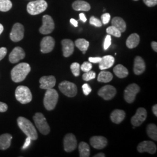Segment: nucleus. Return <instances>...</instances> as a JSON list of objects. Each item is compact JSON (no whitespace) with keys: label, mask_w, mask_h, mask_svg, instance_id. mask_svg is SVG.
Masks as SVG:
<instances>
[{"label":"nucleus","mask_w":157,"mask_h":157,"mask_svg":"<svg viewBox=\"0 0 157 157\" xmlns=\"http://www.w3.org/2000/svg\"><path fill=\"white\" fill-rule=\"evenodd\" d=\"M24 27L22 24L16 23L12 28L10 33V39L13 42H18L23 39Z\"/></svg>","instance_id":"10"},{"label":"nucleus","mask_w":157,"mask_h":157,"mask_svg":"<svg viewBox=\"0 0 157 157\" xmlns=\"http://www.w3.org/2000/svg\"><path fill=\"white\" fill-rule=\"evenodd\" d=\"M94 157H105V154H104V153H98V154H97L96 155H95Z\"/></svg>","instance_id":"50"},{"label":"nucleus","mask_w":157,"mask_h":157,"mask_svg":"<svg viewBox=\"0 0 157 157\" xmlns=\"http://www.w3.org/2000/svg\"><path fill=\"white\" fill-rule=\"evenodd\" d=\"M33 120L36 126L41 134L47 135L50 133V128L43 113L40 112L36 113L34 115Z\"/></svg>","instance_id":"6"},{"label":"nucleus","mask_w":157,"mask_h":157,"mask_svg":"<svg viewBox=\"0 0 157 157\" xmlns=\"http://www.w3.org/2000/svg\"><path fill=\"white\" fill-rule=\"evenodd\" d=\"M134 1H138V0H134Z\"/></svg>","instance_id":"53"},{"label":"nucleus","mask_w":157,"mask_h":157,"mask_svg":"<svg viewBox=\"0 0 157 157\" xmlns=\"http://www.w3.org/2000/svg\"><path fill=\"white\" fill-rule=\"evenodd\" d=\"M112 78L113 75L110 72L101 71L98 76L97 80L102 83H108L112 80Z\"/></svg>","instance_id":"29"},{"label":"nucleus","mask_w":157,"mask_h":157,"mask_svg":"<svg viewBox=\"0 0 157 157\" xmlns=\"http://www.w3.org/2000/svg\"><path fill=\"white\" fill-rule=\"evenodd\" d=\"M111 44V35L108 34L104 40V49L105 50H107V49H108V48L110 47Z\"/></svg>","instance_id":"39"},{"label":"nucleus","mask_w":157,"mask_h":157,"mask_svg":"<svg viewBox=\"0 0 157 157\" xmlns=\"http://www.w3.org/2000/svg\"><path fill=\"white\" fill-rule=\"evenodd\" d=\"M90 142L93 147L96 149L101 150L107 146L108 140L103 136H94L90 139Z\"/></svg>","instance_id":"18"},{"label":"nucleus","mask_w":157,"mask_h":157,"mask_svg":"<svg viewBox=\"0 0 157 157\" xmlns=\"http://www.w3.org/2000/svg\"><path fill=\"white\" fill-rule=\"evenodd\" d=\"M140 88L137 84L133 83L129 84L124 91V98L128 103L133 102L137 94L140 91Z\"/></svg>","instance_id":"8"},{"label":"nucleus","mask_w":157,"mask_h":157,"mask_svg":"<svg viewBox=\"0 0 157 157\" xmlns=\"http://www.w3.org/2000/svg\"><path fill=\"white\" fill-rule=\"evenodd\" d=\"M101 60V57H90L89 58V62L91 63H99Z\"/></svg>","instance_id":"44"},{"label":"nucleus","mask_w":157,"mask_h":157,"mask_svg":"<svg viewBox=\"0 0 157 157\" xmlns=\"http://www.w3.org/2000/svg\"><path fill=\"white\" fill-rule=\"evenodd\" d=\"M147 133L149 137L154 140H157V127L155 124H148L147 127Z\"/></svg>","instance_id":"30"},{"label":"nucleus","mask_w":157,"mask_h":157,"mask_svg":"<svg viewBox=\"0 0 157 157\" xmlns=\"http://www.w3.org/2000/svg\"><path fill=\"white\" fill-rule=\"evenodd\" d=\"M12 136L11 135L6 133L0 136V150H5L11 146Z\"/></svg>","instance_id":"23"},{"label":"nucleus","mask_w":157,"mask_h":157,"mask_svg":"<svg viewBox=\"0 0 157 157\" xmlns=\"http://www.w3.org/2000/svg\"><path fill=\"white\" fill-rule=\"evenodd\" d=\"M25 57V52L20 47H16L9 56V60L12 63H15Z\"/></svg>","instance_id":"17"},{"label":"nucleus","mask_w":157,"mask_h":157,"mask_svg":"<svg viewBox=\"0 0 157 157\" xmlns=\"http://www.w3.org/2000/svg\"><path fill=\"white\" fill-rule=\"evenodd\" d=\"M55 28V24L52 18L50 15H45L43 17V25L39 32L42 34H48L52 33Z\"/></svg>","instance_id":"9"},{"label":"nucleus","mask_w":157,"mask_h":157,"mask_svg":"<svg viewBox=\"0 0 157 157\" xmlns=\"http://www.w3.org/2000/svg\"><path fill=\"white\" fill-rule=\"evenodd\" d=\"M113 72L119 78H124L128 76L129 72L127 68L121 64L117 65L113 68Z\"/></svg>","instance_id":"27"},{"label":"nucleus","mask_w":157,"mask_h":157,"mask_svg":"<svg viewBox=\"0 0 157 157\" xmlns=\"http://www.w3.org/2000/svg\"><path fill=\"white\" fill-rule=\"evenodd\" d=\"M98 94L105 100H110L117 94V90L111 85H106L99 90Z\"/></svg>","instance_id":"11"},{"label":"nucleus","mask_w":157,"mask_h":157,"mask_svg":"<svg viewBox=\"0 0 157 157\" xmlns=\"http://www.w3.org/2000/svg\"><path fill=\"white\" fill-rule=\"evenodd\" d=\"M7 49L5 47L0 48V61L2 60L6 55Z\"/></svg>","instance_id":"42"},{"label":"nucleus","mask_w":157,"mask_h":157,"mask_svg":"<svg viewBox=\"0 0 157 157\" xmlns=\"http://www.w3.org/2000/svg\"><path fill=\"white\" fill-rule=\"evenodd\" d=\"M47 6L48 4L45 0H36L29 3L27 11L32 15H36L45 11Z\"/></svg>","instance_id":"4"},{"label":"nucleus","mask_w":157,"mask_h":157,"mask_svg":"<svg viewBox=\"0 0 157 157\" xmlns=\"http://www.w3.org/2000/svg\"><path fill=\"white\" fill-rule=\"evenodd\" d=\"M146 70V63L144 59L140 56H137L134 61L133 71L135 75H140Z\"/></svg>","instance_id":"20"},{"label":"nucleus","mask_w":157,"mask_h":157,"mask_svg":"<svg viewBox=\"0 0 157 157\" xmlns=\"http://www.w3.org/2000/svg\"><path fill=\"white\" fill-rule=\"evenodd\" d=\"M140 43V36L137 33H133L130 34L126 42V46L132 49L136 48L139 45Z\"/></svg>","instance_id":"25"},{"label":"nucleus","mask_w":157,"mask_h":157,"mask_svg":"<svg viewBox=\"0 0 157 157\" xmlns=\"http://www.w3.org/2000/svg\"><path fill=\"white\" fill-rule=\"evenodd\" d=\"M72 8L73 10L77 11H88L91 8L90 4L82 0H78L75 1L72 4Z\"/></svg>","instance_id":"24"},{"label":"nucleus","mask_w":157,"mask_h":157,"mask_svg":"<svg viewBox=\"0 0 157 157\" xmlns=\"http://www.w3.org/2000/svg\"><path fill=\"white\" fill-rule=\"evenodd\" d=\"M151 47L153 50L157 52V43L156 41H152L151 43Z\"/></svg>","instance_id":"48"},{"label":"nucleus","mask_w":157,"mask_h":157,"mask_svg":"<svg viewBox=\"0 0 157 157\" xmlns=\"http://www.w3.org/2000/svg\"><path fill=\"white\" fill-rule=\"evenodd\" d=\"M80 68L82 71L84 72L90 71L92 68V64L90 62H84L83 64L80 66Z\"/></svg>","instance_id":"37"},{"label":"nucleus","mask_w":157,"mask_h":157,"mask_svg":"<svg viewBox=\"0 0 157 157\" xmlns=\"http://www.w3.org/2000/svg\"><path fill=\"white\" fill-rule=\"evenodd\" d=\"M115 62L114 57L112 56H105L101 58V60L99 62V67L101 70H105L110 68L113 66Z\"/></svg>","instance_id":"21"},{"label":"nucleus","mask_w":157,"mask_h":157,"mask_svg":"<svg viewBox=\"0 0 157 157\" xmlns=\"http://www.w3.org/2000/svg\"><path fill=\"white\" fill-rule=\"evenodd\" d=\"M112 26H115L118 29V30L121 32H124L126 29V24L124 19L120 17H115L112 19Z\"/></svg>","instance_id":"26"},{"label":"nucleus","mask_w":157,"mask_h":157,"mask_svg":"<svg viewBox=\"0 0 157 157\" xmlns=\"http://www.w3.org/2000/svg\"><path fill=\"white\" fill-rule=\"evenodd\" d=\"M8 109V105L6 103L0 102V112H5Z\"/></svg>","instance_id":"43"},{"label":"nucleus","mask_w":157,"mask_h":157,"mask_svg":"<svg viewBox=\"0 0 157 157\" xmlns=\"http://www.w3.org/2000/svg\"><path fill=\"white\" fill-rule=\"evenodd\" d=\"M3 30H4V26H2V24L0 23V35H1V34L2 33Z\"/></svg>","instance_id":"51"},{"label":"nucleus","mask_w":157,"mask_h":157,"mask_svg":"<svg viewBox=\"0 0 157 157\" xmlns=\"http://www.w3.org/2000/svg\"><path fill=\"white\" fill-rule=\"evenodd\" d=\"M63 55L65 57H69L73 54L75 44L71 40L64 39L61 41Z\"/></svg>","instance_id":"19"},{"label":"nucleus","mask_w":157,"mask_h":157,"mask_svg":"<svg viewBox=\"0 0 157 157\" xmlns=\"http://www.w3.org/2000/svg\"><path fill=\"white\" fill-rule=\"evenodd\" d=\"M137 151L142 153L147 152L154 154L157 151V146L151 141H143L137 146Z\"/></svg>","instance_id":"15"},{"label":"nucleus","mask_w":157,"mask_h":157,"mask_svg":"<svg viewBox=\"0 0 157 157\" xmlns=\"http://www.w3.org/2000/svg\"><path fill=\"white\" fill-rule=\"evenodd\" d=\"M126 117L125 112L121 109H115L111 114V119L112 122L116 124H121Z\"/></svg>","instance_id":"22"},{"label":"nucleus","mask_w":157,"mask_h":157,"mask_svg":"<svg viewBox=\"0 0 157 157\" xmlns=\"http://www.w3.org/2000/svg\"><path fill=\"white\" fill-rule=\"evenodd\" d=\"M152 112H153V113L155 115V117H157V104H155V105H154L153 107H152Z\"/></svg>","instance_id":"49"},{"label":"nucleus","mask_w":157,"mask_h":157,"mask_svg":"<svg viewBox=\"0 0 157 157\" xmlns=\"http://www.w3.org/2000/svg\"><path fill=\"white\" fill-rule=\"evenodd\" d=\"M31 140H32V139H31L30 137H28L26 138V139L25 144H23L22 149H23V150L26 149V148L28 147L29 146H30V143H31Z\"/></svg>","instance_id":"45"},{"label":"nucleus","mask_w":157,"mask_h":157,"mask_svg":"<svg viewBox=\"0 0 157 157\" xmlns=\"http://www.w3.org/2000/svg\"><path fill=\"white\" fill-rule=\"evenodd\" d=\"M147 116V113L145 108H139L135 115L131 119V123L135 127L139 126L145 121Z\"/></svg>","instance_id":"12"},{"label":"nucleus","mask_w":157,"mask_h":157,"mask_svg":"<svg viewBox=\"0 0 157 157\" xmlns=\"http://www.w3.org/2000/svg\"><path fill=\"white\" fill-rule=\"evenodd\" d=\"M15 97L17 101L22 104H26L32 100V94L28 87L19 86L15 90Z\"/></svg>","instance_id":"5"},{"label":"nucleus","mask_w":157,"mask_h":157,"mask_svg":"<svg viewBox=\"0 0 157 157\" xmlns=\"http://www.w3.org/2000/svg\"><path fill=\"white\" fill-rule=\"evenodd\" d=\"M55 46V40L51 36L44 37L40 43V50L42 53H49L53 50Z\"/></svg>","instance_id":"14"},{"label":"nucleus","mask_w":157,"mask_h":157,"mask_svg":"<svg viewBox=\"0 0 157 157\" xmlns=\"http://www.w3.org/2000/svg\"><path fill=\"white\" fill-rule=\"evenodd\" d=\"M143 1L148 7H152L157 4V0H143Z\"/></svg>","instance_id":"41"},{"label":"nucleus","mask_w":157,"mask_h":157,"mask_svg":"<svg viewBox=\"0 0 157 157\" xmlns=\"http://www.w3.org/2000/svg\"><path fill=\"white\" fill-rule=\"evenodd\" d=\"M89 22L91 25H93L95 27H98V28L101 27L102 25V23L101 22V21L99 19L93 16L90 17Z\"/></svg>","instance_id":"36"},{"label":"nucleus","mask_w":157,"mask_h":157,"mask_svg":"<svg viewBox=\"0 0 157 157\" xmlns=\"http://www.w3.org/2000/svg\"><path fill=\"white\" fill-rule=\"evenodd\" d=\"M58 97L56 90L53 88L47 90L43 100L44 105L47 110L51 111L55 108L58 102Z\"/></svg>","instance_id":"3"},{"label":"nucleus","mask_w":157,"mask_h":157,"mask_svg":"<svg viewBox=\"0 0 157 157\" xmlns=\"http://www.w3.org/2000/svg\"><path fill=\"white\" fill-rule=\"evenodd\" d=\"M83 91L84 95H89L91 91V88L89 86V84L85 83L82 86Z\"/></svg>","instance_id":"40"},{"label":"nucleus","mask_w":157,"mask_h":157,"mask_svg":"<svg viewBox=\"0 0 157 157\" xmlns=\"http://www.w3.org/2000/svg\"><path fill=\"white\" fill-rule=\"evenodd\" d=\"M83 52V54H86V51H82Z\"/></svg>","instance_id":"52"},{"label":"nucleus","mask_w":157,"mask_h":157,"mask_svg":"<svg viewBox=\"0 0 157 157\" xmlns=\"http://www.w3.org/2000/svg\"><path fill=\"white\" fill-rule=\"evenodd\" d=\"M77 147V140L75 135L69 133L65 136L63 139V147L66 152H71L76 149Z\"/></svg>","instance_id":"13"},{"label":"nucleus","mask_w":157,"mask_h":157,"mask_svg":"<svg viewBox=\"0 0 157 157\" xmlns=\"http://www.w3.org/2000/svg\"><path fill=\"white\" fill-rule=\"evenodd\" d=\"M83 79L85 81H89L90 80L94 79L95 78V73L93 71H90L86 72L83 75Z\"/></svg>","instance_id":"35"},{"label":"nucleus","mask_w":157,"mask_h":157,"mask_svg":"<svg viewBox=\"0 0 157 157\" xmlns=\"http://www.w3.org/2000/svg\"><path fill=\"white\" fill-rule=\"evenodd\" d=\"M40 88L48 90L52 89L56 84V78L54 76H45L40 78Z\"/></svg>","instance_id":"16"},{"label":"nucleus","mask_w":157,"mask_h":157,"mask_svg":"<svg viewBox=\"0 0 157 157\" xmlns=\"http://www.w3.org/2000/svg\"><path fill=\"white\" fill-rule=\"evenodd\" d=\"M58 87L64 95L69 97H73L78 93V88L76 85L67 80L59 83Z\"/></svg>","instance_id":"7"},{"label":"nucleus","mask_w":157,"mask_h":157,"mask_svg":"<svg viewBox=\"0 0 157 157\" xmlns=\"http://www.w3.org/2000/svg\"><path fill=\"white\" fill-rule=\"evenodd\" d=\"M101 22L104 25L108 23L111 19V15L108 13H105L102 15L101 17Z\"/></svg>","instance_id":"38"},{"label":"nucleus","mask_w":157,"mask_h":157,"mask_svg":"<svg viewBox=\"0 0 157 157\" xmlns=\"http://www.w3.org/2000/svg\"><path fill=\"white\" fill-rule=\"evenodd\" d=\"M31 71V67L28 63H20L13 67L11 71L12 80L15 83L24 80Z\"/></svg>","instance_id":"1"},{"label":"nucleus","mask_w":157,"mask_h":157,"mask_svg":"<svg viewBox=\"0 0 157 157\" xmlns=\"http://www.w3.org/2000/svg\"><path fill=\"white\" fill-rule=\"evenodd\" d=\"M17 125L23 132L30 137L32 140H36L38 138L37 130L33 124L26 118L20 117L17 119Z\"/></svg>","instance_id":"2"},{"label":"nucleus","mask_w":157,"mask_h":157,"mask_svg":"<svg viewBox=\"0 0 157 157\" xmlns=\"http://www.w3.org/2000/svg\"><path fill=\"white\" fill-rule=\"evenodd\" d=\"M79 17H80V19L83 22H86L87 21V19H86V17L85 16L83 13H81L79 14Z\"/></svg>","instance_id":"46"},{"label":"nucleus","mask_w":157,"mask_h":157,"mask_svg":"<svg viewBox=\"0 0 157 157\" xmlns=\"http://www.w3.org/2000/svg\"><path fill=\"white\" fill-rule=\"evenodd\" d=\"M107 33L108 34L112 35L116 37H120L121 36V33H122L118 29L113 26H109L107 29Z\"/></svg>","instance_id":"33"},{"label":"nucleus","mask_w":157,"mask_h":157,"mask_svg":"<svg viewBox=\"0 0 157 157\" xmlns=\"http://www.w3.org/2000/svg\"><path fill=\"white\" fill-rule=\"evenodd\" d=\"M75 45L82 51H86L89 47V42L84 39H78L75 41Z\"/></svg>","instance_id":"31"},{"label":"nucleus","mask_w":157,"mask_h":157,"mask_svg":"<svg viewBox=\"0 0 157 157\" xmlns=\"http://www.w3.org/2000/svg\"><path fill=\"white\" fill-rule=\"evenodd\" d=\"M12 2L10 0H0V11L7 12L11 9Z\"/></svg>","instance_id":"32"},{"label":"nucleus","mask_w":157,"mask_h":157,"mask_svg":"<svg viewBox=\"0 0 157 157\" xmlns=\"http://www.w3.org/2000/svg\"><path fill=\"white\" fill-rule=\"evenodd\" d=\"M78 151L80 157H89L90 154L89 145L83 141L81 142L78 145Z\"/></svg>","instance_id":"28"},{"label":"nucleus","mask_w":157,"mask_h":157,"mask_svg":"<svg viewBox=\"0 0 157 157\" xmlns=\"http://www.w3.org/2000/svg\"><path fill=\"white\" fill-rule=\"evenodd\" d=\"M70 22H71V23L73 26H74L75 27H78V21H77L76 20L74 19L73 18H71V19Z\"/></svg>","instance_id":"47"},{"label":"nucleus","mask_w":157,"mask_h":157,"mask_svg":"<svg viewBox=\"0 0 157 157\" xmlns=\"http://www.w3.org/2000/svg\"><path fill=\"white\" fill-rule=\"evenodd\" d=\"M80 65L78 62H73L71 65V71L75 76H78L80 75Z\"/></svg>","instance_id":"34"}]
</instances>
